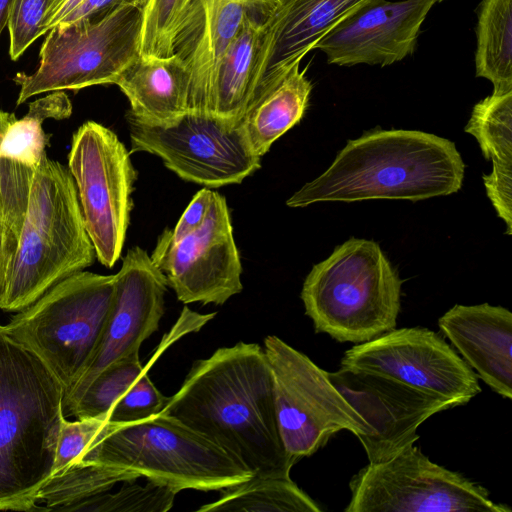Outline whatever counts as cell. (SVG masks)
Masks as SVG:
<instances>
[{
  "instance_id": "7402d4cb",
  "label": "cell",
  "mask_w": 512,
  "mask_h": 512,
  "mask_svg": "<svg viewBox=\"0 0 512 512\" xmlns=\"http://www.w3.org/2000/svg\"><path fill=\"white\" fill-rule=\"evenodd\" d=\"M113 84L128 98V112L144 122L170 124L190 112V75L175 54L164 58L140 55Z\"/></svg>"
},
{
  "instance_id": "603a6c76",
  "label": "cell",
  "mask_w": 512,
  "mask_h": 512,
  "mask_svg": "<svg viewBox=\"0 0 512 512\" xmlns=\"http://www.w3.org/2000/svg\"><path fill=\"white\" fill-rule=\"evenodd\" d=\"M379 0H279L266 72L302 59L331 30ZM265 72V73H266Z\"/></svg>"
},
{
  "instance_id": "44dd1931",
  "label": "cell",
  "mask_w": 512,
  "mask_h": 512,
  "mask_svg": "<svg viewBox=\"0 0 512 512\" xmlns=\"http://www.w3.org/2000/svg\"><path fill=\"white\" fill-rule=\"evenodd\" d=\"M301 60L267 71L240 121L252 151L259 157L304 116L312 85L306 69L300 70Z\"/></svg>"
},
{
  "instance_id": "e0dca14e",
  "label": "cell",
  "mask_w": 512,
  "mask_h": 512,
  "mask_svg": "<svg viewBox=\"0 0 512 512\" xmlns=\"http://www.w3.org/2000/svg\"><path fill=\"white\" fill-rule=\"evenodd\" d=\"M436 2L379 0L331 30L314 49L338 66L399 62L413 53L421 25Z\"/></svg>"
},
{
  "instance_id": "6da1fadb",
  "label": "cell",
  "mask_w": 512,
  "mask_h": 512,
  "mask_svg": "<svg viewBox=\"0 0 512 512\" xmlns=\"http://www.w3.org/2000/svg\"><path fill=\"white\" fill-rule=\"evenodd\" d=\"M203 436L257 477H290L271 370L256 343L239 342L196 361L160 412Z\"/></svg>"
},
{
  "instance_id": "d4e9b609",
  "label": "cell",
  "mask_w": 512,
  "mask_h": 512,
  "mask_svg": "<svg viewBox=\"0 0 512 512\" xmlns=\"http://www.w3.org/2000/svg\"><path fill=\"white\" fill-rule=\"evenodd\" d=\"M138 478L127 469L80 462L45 482L32 511H84L89 502L117 484Z\"/></svg>"
},
{
  "instance_id": "ba28073f",
  "label": "cell",
  "mask_w": 512,
  "mask_h": 512,
  "mask_svg": "<svg viewBox=\"0 0 512 512\" xmlns=\"http://www.w3.org/2000/svg\"><path fill=\"white\" fill-rule=\"evenodd\" d=\"M143 8L123 5L99 17L50 29L32 74L17 73V106L32 96L113 84L140 56Z\"/></svg>"
},
{
  "instance_id": "9a60e30c",
  "label": "cell",
  "mask_w": 512,
  "mask_h": 512,
  "mask_svg": "<svg viewBox=\"0 0 512 512\" xmlns=\"http://www.w3.org/2000/svg\"><path fill=\"white\" fill-rule=\"evenodd\" d=\"M167 286L164 273L145 250L136 246L127 251L115 274L113 301L97 350L81 379L64 398L66 418L102 370L139 354L142 343L158 330Z\"/></svg>"
},
{
  "instance_id": "277c9868",
  "label": "cell",
  "mask_w": 512,
  "mask_h": 512,
  "mask_svg": "<svg viewBox=\"0 0 512 512\" xmlns=\"http://www.w3.org/2000/svg\"><path fill=\"white\" fill-rule=\"evenodd\" d=\"M95 256L74 180L67 168L45 155L34 171L0 309H24L61 280L91 266Z\"/></svg>"
},
{
  "instance_id": "7bdbcfd3",
  "label": "cell",
  "mask_w": 512,
  "mask_h": 512,
  "mask_svg": "<svg viewBox=\"0 0 512 512\" xmlns=\"http://www.w3.org/2000/svg\"><path fill=\"white\" fill-rule=\"evenodd\" d=\"M442 1H444V0H437V2H442Z\"/></svg>"
},
{
  "instance_id": "1f68e13d",
  "label": "cell",
  "mask_w": 512,
  "mask_h": 512,
  "mask_svg": "<svg viewBox=\"0 0 512 512\" xmlns=\"http://www.w3.org/2000/svg\"><path fill=\"white\" fill-rule=\"evenodd\" d=\"M42 123L28 114L13 121L0 141V158L36 169L46 155L48 143Z\"/></svg>"
},
{
  "instance_id": "8fae6325",
  "label": "cell",
  "mask_w": 512,
  "mask_h": 512,
  "mask_svg": "<svg viewBox=\"0 0 512 512\" xmlns=\"http://www.w3.org/2000/svg\"><path fill=\"white\" fill-rule=\"evenodd\" d=\"M68 170L97 259L111 268L125 242L137 178L130 152L109 128L87 121L73 134Z\"/></svg>"
},
{
  "instance_id": "74e56055",
  "label": "cell",
  "mask_w": 512,
  "mask_h": 512,
  "mask_svg": "<svg viewBox=\"0 0 512 512\" xmlns=\"http://www.w3.org/2000/svg\"><path fill=\"white\" fill-rule=\"evenodd\" d=\"M147 2L148 0H85L71 11L58 25H67L99 17L123 5H135L144 9Z\"/></svg>"
},
{
  "instance_id": "9c48e42d",
  "label": "cell",
  "mask_w": 512,
  "mask_h": 512,
  "mask_svg": "<svg viewBox=\"0 0 512 512\" xmlns=\"http://www.w3.org/2000/svg\"><path fill=\"white\" fill-rule=\"evenodd\" d=\"M280 437L293 464L313 455L341 430L368 431L363 418L332 384L327 371L277 336L264 339Z\"/></svg>"
},
{
  "instance_id": "f546056e",
  "label": "cell",
  "mask_w": 512,
  "mask_h": 512,
  "mask_svg": "<svg viewBox=\"0 0 512 512\" xmlns=\"http://www.w3.org/2000/svg\"><path fill=\"white\" fill-rule=\"evenodd\" d=\"M192 0H148L143 9L140 55L169 57L177 27Z\"/></svg>"
},
{
  "instance_id": "7a4b0ae2",
  "label": "cell",
  "mask_w": 512,
  "mask_h": 512,
  "mask_svg": "<svg viewBox=\"0 0 512 512\" xmlns=\"http://www.w3.org/2000/svg\"><path fill=\"white\" fill-rule=\"evenodd\" d=\"M465 165L455 144L416 130H375L349 140L329 168L287 201L423 200L456 193Z\"/></svg>"
},
{
  "instance_id": "cb8c5ba5",
  "label": "cell",
  "mask_w": 512,
  "mask_h": 512,
  "mask_svg": "<svg viewBox=\"0 0 512 512\" xmlns=\"http://www.w3.org/2000/svg\"><path fill=\"white\" fill-rule=\"evenodd\" d=\"M478 141L492 173L483 174L487 196L512 235V91L478 102L465 127Z\"/></svg>"
},
{
  "instance_id": "3957f363",
  "label": "cell",
  "mask_w": 512,
  "mask_h": 512,
  "mask_svg": "<svg viewBox=\"0 0 512 512\" xmlns=\"http://www.w3.org/2000/svg\"><path fill=\"white\" fill-rule=\"evenodd\" d=\"M64 396L45 363L0 324V511L33 510L52 474Z\"/></svg>"
},
{
  "instance_id": "e575fe53",
  "label": "cell",
  "mask_w": 512,
  "mask_h": 512,
  "mask_svg": "<svg viewBox=\"0 0 512 512\" xmlns=\"http://www.w3.org/2000/svg\"><path fill=\"white\" fill-rule=\"evenodd\" d=\"M49 0H13L7 22L9 56L17 61L43 34Z\"/></svg>"
},
{
  "instance_id": "ac0fdd59",
  "label": "cell",
  "mask_w": 512,
  "mask_h": 512,
  "mask_svg": "<svg viewBox=\"0 0 512 512\" xmlns=\"http://www.w3.org/2000/svg\"><path fill=\"white\" fill-rule=\"evenodd\" d=\"M274 11V10H273ZM268 11L254 0H192L174 36L173 54L191 80V113L209 114L220 62L246 15Z\"/></svg>"
},
{
  "instance_id": "8d00e7d4",
  "label": "cell",
  "mask_w": 512,
  "mask_h": 512,
  "mask_svg": "<svg viewBox=\"0 0 512 512\" xmlns=\"http://www.w3.org/2000/svg\"><path fill=\"white\" fill-rule=\"evenodd\" d=\"M72 113V104L64 91H53L29 104L27 114L40 121L48 118L64 119Z\"/></svg>"
},
{
  "instance_id": "d6a6232c",
  "label": "cell",
  "mask_w": 512,
  "mask_h": 512,
  "mask_svg": "<svg viewBox=\"0 0 512 512\" xmlns=\"http://www.w3.org/2000/svg\"><path fill=\"white\" fill-rule=\"evenodd\" d=\"M106 417H91L69 421L64 418L59 434L52 476L75 465L87 448L109 427Z\"/></svg>"
},
{
  "instance_id": "f1b7e54d",
  "label": "cell",
  "mask_w": 512,
  "mask_h": 512,
  "mask_svg": "<svg viewBox=\"0 0 512 512\" xmlns=\"http://www.w3.org/2000/svg\"><path fill=\"white\" fill-rule=\"evenodd\" d=\"M16 120L14 113L0 111V141L8 126ZM35 169L0 158V221L19 236Z\"/></svg>"
},
{
  "instance_id": "d6986e66",
  "label": "cell",
  "mask_w": 512,
  "mask_h": 512,
  "mask_svg": "<svg viewBox=\"0 0 512 512\" xmlns=\"http://www.w3.org/2000/svg\"><path fill=\"white\" fill-rule=\"evenodd\" d=\"M442 333L493 391L512 398V313L488 303L454 305L438 320Z\"/></svg>"
},
{
  "instance_id": "ffe728a7",
  "label": "cell",
  "mask_w": 512,
  "mask_h": 512,
  "mask_svg": "<svg viewBox=\"0 0 512 512\" xmlns=\"http://www.w3.org/2000/svg\"><path fill=\"white\" fill-rule=\"evenodd\" d=\"M271 14L246 15L220 62L209 114L232 123L241 121L266 72L272 37Z\"/></svg>"
},
{
  "instance_id": "d590c367",
  "label": "cell",
  "mask_w": 512,
  "mask_h": 512,
  "mask_svg": "<svg viewBox=\"0 0 512 512\" xmlns=\"http://www.w3.org/2000/svg\"><path fill=\"white\" fill-rule=\"evenodd\" d=\"M212 196L213 191L208 188L198 191L181 215L174 229H165L163 231L162 234L166 239L171 243H175L196 231L207 217Z\"/></svg>"
},
{
  "instance_id": "ab89813d",
  "label": "cell",
  "mask_w": 512,
  "mask_h": 512,
  "mask_svg": "<svg viewBox=\"0 0 512 512\" xmlns=\"http://www.w3.org/2000/svg\"><path fill=\"white\" fill-rule=\"evenodd\" d=\"M13 0H0V35L7 26Z\"/></svg>"
},
{
  "instance_id": "30bf717a",
  "label": "cell",
  "mask_w": 512,
  "mask_h": 512,
  "mask_svg": "<svg viewBox=\"0 0 512 512\" xmlns=\"http://www.w3.org/2000/svg\"><path fill=\"white\" fill-rule=\"evenodd\" d=\"M349 488L345 512H511L493 502L486 488L432 462L414 444L360 469Z\"/></svg>"
},
{
  "instance_id": "52a82bcc",
  "label": "cell",
  "mask_w": 512,
  "mask_h": 512,
  "mask_svg": "<svg viewBox=\"0 0 512 512\" xmlns=\"http://www.w3.org/2000/svg\"><path fill=\"white\" fill-rule=\"evenodd\" d=\"M114 275L76 272L3 325L35 353L70 393L87 370L102 337L114 295Z\"/></svg>"
},
{
  "instance_id": "60d3db41",
  "label": "cell",
  "mask_w": 512,
  "mask_h": 512,
  "mask_svg": "<svg viewBox=\"0 0 512 512\" xmlns=\"http://www.w3.org/2000/svg\"><path fill=\"white\" fill-rule=\"evenodd\" d=\"M64 1L65 0H49V6L43 21V30L45 34L47 33V25Z\"/></svg>"
},
{
  "instance_id": "4fadbf2b",
  "label": "cell",
  "mask_w": 512,
  "mask_h": 512,
  "mask_svg": "<svg viewBox=\"0 0 512 512\" xmlns=\"http://www.w3.org/2000/svg\"><path fill=\"white\" fill-rule=\"evenodd\" d=\"M341 367L394 379L455 407L481 392L474 370L442 336L422 327L394 328L356 344L344 353Z\"/></svg>"
},
{
  "instance_id": "8992f818",
  "label": "cell",
  "mask_w": 512,
  "mask_h": 512,
  "mask_svg": "<svg viewBox=\"0 0 512 512\" xmlns=\"http://www.w3.org/2000/svg\"><path fill=\"white\" fill-rule=\"evenodd\" d=\"M80 462L127 469L177 493L224 491L253 476L221 448L160 413L134 423H111Z\"/></svg>"
},
{
  "instance_id": "4316f807",
  "label": "cell",
  "mask_w": 512,
  "mask_h": 512,
  "mask_svg": "<svg viewBox=\"0 0 512 512\" xmlns=\"http://www.w3.org/2000/svg\"><path fill=\"white\" fill-rule=\"evenodd\" d=\"M198 512H321L319 505L290 477H257L224 490Z\"/></svg>"
},
{
  "instance_id": "5b68a950",
  "label": "cell",
  "mask_w": 512,
  "mask_h": 512,
  "mask_svg": "<svg viewBox=\"0 0 512 512\" xmlns=\"http://www.w3.org/2000/svg\"><path fill=\"white\" fill-rule=\"evenodd\" d=\"M402 282L376 242L352 237L313 266L301 299L315 332L359 344L396 328Z\"/></svg>"
},
{
  "instance_id": "836d02e7",
  "label": "cell",
  "mask_w": 512,
  "mask_h": 512,
  "mask_svg": "<svg viewBox=\"0 0 512 512\" xmlns=\"http://www.w3.org/2000/svg\"><path fill=\"white\" fill-rule=\"evenodd\" d=\"M169 401L152 383L148 367L134 384L119 398L108 413V421L123 425L148 419L159 414Z\"/></svg>"
},
{
  "instance_id": "b9f144b4",
  "label": "cell",
  "mask_w": 512,
  "mask_h": 512,
  "mask_svg": "<svg viewBox=\"0 0 512 512\" xmlns=\"http://www.w3.org/2000/svg\"><path fill=\"white\" fill-rule=\"evenodd\" d=\"M258 4L266 7L274 6L278 3L279 0H254Z\"/></svg>"
},
{
  "instance_id": "5bb4252c",
  "label": "cell",
  "mask_w": 512,
  "mask_h": 512,
  "mask_svg": "<svg viewBox=\"0 0 512 512\" xmlns=\"http://www.w3.org/2000/svg\"><path fill=\"white\" fill-rule=\"evenodd\" d=\"M151 259L185 304L222 305L243 289L228 205L214 191L204 223L175 243L161 234Z\"/></svg>"
},
{
  "instance_id": "2e32d148",
  "label": "cell",
  "mask_w": 512,
  "mask_h": 512,
  "mask_svg": "<svg viewBox=\"0 0 512 512\" xmlns=\"http://www.w3.org/2000/svg\"><path fill=\"white\" fill-rule=\"evenodd\" d=\"M327 376L367 425V433L357 438L369 463L386 461L414 444L424 421L455 407L445 398L374 373L340 367Z\"/></svg>"
},
{
  "instance_id": "7c38bea8",
  "label": "cell",
  "mask_w": 512,
  "mask_h": 512,
  "mask_svg": "<svg viewBox=\"0 0 512 512\" xmlns=\"http://www.w3.org/2000/svg\"><path fill=\"white\" fill-rule=\"evenodd\" d=\"M131 152H148L183 180L206 187L241 183L261 167L241 122L232 123L206 113H187L159 125L144 122L128 111Z\"/></svg>"
},
{
  "instance_id": "83f0119b",
  "label": "cell",
  "mask_w": 512,
  "mask_h": 512,
  "mask_svg": "<svg viewBox=\"0 0 512 512\" xmlns=\"http://www.w3.org/2000/svg\"><path fill=\"white\" fill-rule=\"evenodd\" d=\"M147 367L139 354L118 360L102 370L89 384L69 416L75 419L106 417L112 406L134 384Z\"/></svg>"
},
{
  "instance_id": "4dcf8cb0",
  "label": "cell",
  "mask_w": 512,
  "mask_h": 512,
  "mask_svg": "<svg viewBox=\"0 0 512 512\" xmlns=\"http://www.w3.org/2000/svg\"><path fill=\"white\" fill-rule=\"evenodd\" d=\"M123 482L116 491H108L89 502L87 512H165L172 508L177 492L151 481L142 486Z\"/></svg>"
},
{
  "instance_id": "484cf974",
  "label": "cell",
  "mask_w": 512,
  "mask_h": 512,
  "mask_svg": "<svg viewBox=\"0 0 512 512\" xmlns=\"http://www.w3.org/2000/svg\"><path fill=\"white\" fill-rule=\"evenodd\" d=\"M476 76L493 84V93L512 91V0H482L477 8Z\"/></svg>"
},
{
  "instance_id": "f35d334b",
  "label": "cell",
  "mask_w": 512,
  "mask_h": 512,
  "mask_svg": "<svg viewBox=\"0 0 512 512\" xmlns=\"http://www.w3.org/2000/svg\"><path fill=\"white\" fill-rule=\"evenodd\" d=\"M17 246V233L5 222L0 221V306L4 298Z\"/></svg>"
}]
</instances>
